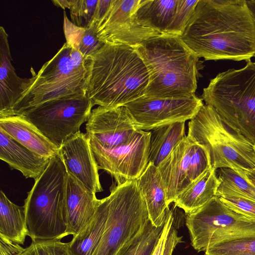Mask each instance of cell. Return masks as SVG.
Wrapping results in <instances>:
<instances>
[{"label": "cell", "instance_id": "cell-1", "mask_svg": "<svg viewBox=\"0 0 255 255\" xmlns=\"http://www.w3.org/2000/svg\"><path fill=\"white\" fill-rule=\"evenodd\" d=\"M206 60H250L255 55V24L245 0H199L179 36Z\"/></svg>", "mask_w": 255, "mask_h": 255}, {"label": "cell", "instance_id": "cell-2", "mask_svg": "<svg viewBox=\"0 0 255 255\" xmlns=\"http://www.w3.org/2000/svg\"><path fill=\"white\" fill-rule=\"evenodd\" d=\"M88 69L86 95L94 105L123 106L145 95L148 71L130 46L105 44L88 60Z\"/></svg>", "mask_w": 255, "mask_h": 255}, {"label": "cell", "instance_id": "cell-3", "mask_svg": "<svg viewBox=\"0 0 255 255\" xmlns=\"http://www.w3.org/2000/svg\"><path fill=\"white\" fill-rule=\"evenodd\" d=\"M132 48L142 59L149 75L144 96L185 98L195 95L199 57L179 36L159 34Z\"/></svg>", "mask_w": 255, "mask_h": 255}, {"label": "cell", "instance_id": "cell-4", "mask_svg": "<svg viewBox=\"0 0 255 255\" xmlns=\"http://www.w3.org/2000/svg\"><path fill=\"white\" fill-rule=\"evenodd\" d=\"M68 172L57 154L35 180L23 206L27 236L32 241L67 236L65 205Z\"/></svg>", "mask_w": 255, "mask_h": 255}, {"label": "cell", "instance_id": "cell-5", "mask_svg": "<svg viewBox=\"0 0 255 255\" xmlns=\"http://www.w3.org/2000/svg\"><path fill=\"white\" fill-rule=\"evenodd\" d=\"M202 99L229 126L255 145V62L219 73L204 88Z\"/></svg>", "mask_w": 255, "mask_h": 255}, {"label": "cell", "instance_id": "cell-6", "mask_svg": "<svg viewBox=\"0 0 255 255\" xmlns=\"http://www.w3.org/2000/svg\"><path fill=\"white\" fill-rule=\"evenodd\" d=\"M88 61L64 43L24 87L13 115L46 102L67 96L86 94Z\"/></svg>", "mask_w": 255, "mask_h": 255}, {"label": "cell", "instance_id": "cell-7", "mask_svg": "<svg viewBox=\"0 0 255 255\" xmlns=\"http://www.w3.org/2000/svg\"><path fill=\"white\" fill-rule=\"evenodd\" d=\"M187 136L205 149L216 170L229 168L241 176L255 168L254 145L210 105H203L190 120Z\"/></svg>", "mask_w": 255, "mask_h": 255}, {"label": "cell", "instance_id": "cell-8", "mask_svg": "<svg viewBox=\"0 0 255 255\" xmlns=\"http://www.w3.org/2000/svg\"><path fill=\"white\" fill-rule=\"evenodd\" d=\"M108 216L102 238L92 255H121L149 222L136 180L110 187L105 197Z\"/></svg>", "mask_w": 255, "mask_h": 255}, {"label": "cell", "instance_id": "cell-9", "mask_svg": "<svg viewBox=\"0 0 255 255\" xmlns=\"http://www.w3.org/2000/svg\"><path fill=\"white\" fill-rule=\"evenodd\" d=\"M186 215L191 245L198 252L224 240L255 234V220L235 212L218 196Z\"/></svg>", "mask_w": 255, "mask_h": 255}, {"label": "cell", "instance_id": "cell-10", "mask_svg": "<svg viewBox=\"0 0 255 255\" xmlns=\"http://www.w3.org/2000/svg\"><path fill=\"white\" fill-rule=\"evenodd\" d=\"M86 94L50 100L23 111L22 115L58 148L79 132L94 106Z\"/></svg>", "mask_w": 255, "mask_h": 255}, {"label": "cell", "instance_id": "cell-11", "mask_svg": "<svg viewBox=\"0 0 255 255\" xmlns=\"http://www.w3.org/2000/svg\"><path fill=\"white\" fill-rule=\"evenodd\" d=\"M151 131L138 130L127 143L106 148L90 138L99 169L115 179L117 184L137 179L148 163Z\"/></svg>", "mask_w": 255, "mask_h": 255}, {"label": "cell", "instance_id": "cell-12", "mask_svg": "<svg viewBox=\"0 0 255 255\" xmlns=\"http://www.w3.org/2000/svg\"><path fill=\"white\" fill-rule=\"evenodd\" d=\"M211 167L205 149L186 135L158 167L165 188L167 206Z\"/></svg>", "mask_w": 255, "mask_h": 255}, {"label": "cell", "instance_id": "cell-13", "mask_svg": "<svg viewBox=\"0 0 255 255\" xmlns=\"http://www.w3.org/2000/svg\"><path fill=\"white\" fill-rule=\"evenodd\" d=\"M195 94L185 98L140 97L126 105L138 130L190 120L203 105Z\"/></svg>", "mask_w": 255, "mask_h": 255}, {"label": "cell", "instance_id": "cell-14", "mask_svg": "<svg viewBox=\"0 0 255 255\" xmlns=\"http://www.w3.org/2000/svg\"><path fill=\"white\" fill-rule=\"evenodd\" d=\"M140 0H113L107 14L97 29L104 44L135 47L159 33L139 25L133 14Z\"/></svg>", "mask_w": 255, "mask_h": 255}, {"label": "cell", "instance_id": "cell-15", "mask_svg": "<svg viewBox=\"0 0 255 255\" xmlns=\"http://www.w3.org/2000/svg\"><path fill=\"white\" fill-rule=\"evenodd\" d=\"M86 130L90 139L108 148L127 143L138 130L125 106L93 109Z\"/></svg>", "mask_w": 255, "mask_h": 255}, {"label": "cell", "instance_id": "cell-16", "mask_svg": "<svg viewBox=\"0 0 255 255\" xmlns=\"http://www.w3.org/2000/svg\"><path fill=\"white\" fill-rule=\"evenodd\" d=\"M58 155L68 173L87 190L95 193L103 191L99 168L86 133L79 131L70 136L58 148Z\"/></svg>", "mask_w": 255, "mask_h": 255}, {"label": "cell", "instance_id": "cell-17", "mask_svg": "<svg viewBox=\"0 0 255 255\" xmlns=\"http://www.w3.org/2000/svg\"><path fill=\"white\" fill-rule=\"evenodd\" d=\"M100 203L96 193L68 173L65 205L67 236H77L91 223Z\"/></svg>", "mask_w": 255, "mask_h": 255}, {"label": "cell", "instance_id": "cell-18", "mask_svg": "<svg viewBox=\"0 0 255 255\" xmlns=\"http://www.w3.org/2000/svg\"><path fill=\"white\" fill-rule=\"evenodd\" d=\"M8 35L0 27V118L13 116L29 78L17 76L11 64Z\"/></svg>", "mask_w": 255, "mask_h": 255}, {"label": "cell", "instance_id": "cell-19", "mask_svg": "<svg viewBox=\"0 0 255 255\" xmlns=\"http://www.w3.org/2000/svg\"><path fill=\"white\" fill-rule=\"evenodd\" d=\"M0 128L37 154L48 158L58 154V148L22 115L0 118Z\"/></svg>", "mask_w": 255, "mask_h": 255}, {"label": "cell", "instance_id": "cell-20", "mask_svg": "<svg viewBox=\"0 0 255 255\" xmlns=\"http://www.w3.org/2000/svg\"><path fill=\"white\" fill-rule=\"evenodd\" d=\"M136 181L145 203L149 221L154 227L162 226L169 206L167 205L165 188L158 167L148 162Z\"/></svg>", "mask_w": 255, "mask_h": 255}, {"label": "cell", "instance_id": "cell-21", "mask_svg": "<svg viewBox=\"0 0 255 255\" xmlns=\"http://www.w3.org/2000/svg\"><path fill=\"white\" fill-rule=\"evenodd\" d=\"M0 158L26 178L35 180L44 171L51 158L30 151L0 128Z\"/></svg>", "mask_w": 255, "mask_h": 255}, {"label": "cell", "instance_id": "cell-22", "mask_svg": "<svg viewBox=\"0 0 255 255\" xmlns=\"http://www.w3.org/2000/svg\"><path fill=\"white\" fill-rule=\"evenodd\" d=\"M216 171L211 167L185 188L174 201L175 207L188 214L201 207L217 196L220 182Z\"/></svg>", "mask_w": 255, "mask_h": 255}, {"label": "cell", "instance_id": "cell-23", "mask_svg": "<svg viewBox=\"0 0 255 255\" xmlns=\"http://www.w3.org/2000/svg\"><path fill=\"white\" fill-rule=\"evenodd\" d=\"M177 0H140L133 14L141 26L165 34L175 13Z\"/></svg>", "mask_w": 255, "mask_h": 255}, {"label": "cell", "instance_id": "cell-24", "mask_svg": "<svg viewBox=\"0 0 255 255\" xmlns=\"http://www.w3.org/2000/svg\"><path fill=\"white\" fill-rule=\"evenodd\" d=\"M150 131L148 162L158 167L186 136L185 122L165 125Z\"/></svg>", "mask_w": 255, "mask_h": 255}, {"label": "cell", "instance_id": "cell-25", "mask_svg": "<svg viewBox=\"0 0 255 255\" xmlns=\"http://www.w3.org/2000/svg\"><path fill=\"white\" fill-rule=\"evenodd\" d=\"M27 234L23 206L12 203L0 190V236L20 245Z\"/></svg>", "mask_w": 255, "mask_h": 255}, {"label": "cell", "instance_id": "cell-26", "mask_svg": "<svg viewBox=\"0 0 255 255\" xmlns=\"http://www.w3.org/2000/svg\"><path fill=\"white\" fill-rule=\"evenodd\" d=\"M108 216L105 198L100 203L91 223L69 242L74 255H92L104 233Z\"/></svg>", "mask_w": 255, "mask_h": 255}, {"label": "cell", "instance_id": "cell-27", "mask_svg": "<svg viewBox=\"0 0 255 255\" xmlns=\"http://www.w3.org/2000/svg\"><path fill=\"white\" fill-rule=\"evenodd\" d=\"M63 27L66 43L79 51L86 61L90 60L105 44L98 38L95 26L87 28L78 27L68 19L65 12Z\"/></svg>", "mask_w": 255, "mask_h": 255}, {"label": "cell", "instance_id": "cell-28", "mask_svg": "<svg viewBox=\"0 0 255 255\" xmlns=\"http://www.w3.org/2000/svg\"><path fill=\"white\" fill-rule=\"evenodd\" d=\"M218 177V196L242 197L255 202V186L234 170L220 168Z\"/></svg>", "mask_w": 255, "mask_h": 255}, {"label": "cell", "instance_id": "cell-29", "mask_svg": "<svg viewBox=\"0 0 255 255\" xmlns=\"http://www.w3.org/2000/svg\"><path fill=\"white\" fill-rule=\"evenodd\" d=\"M98 0H55L52 2L70 10L71 22L75 25L87 28L92 25Z\"/></svg>", "mask_w": 255, "mask_h": 255}, {"label": "cell", "instance_id": "cell-30", "mask_svg": "<svg viewBox=\"0 0 255 255\" xmlns=\"http://www.w3.org/2000/svg\"><path fill=\"white\" fill-rule=\"evenodd\" d=\"M206 255H255V234L231 238L209 247Z\"/></svg>", "mask_w": 255, "mask_h": 255}, {"label": "cell", "instance_id": "cell-31", "mask_svg": "<svg viewBox=\"0 0 255 255\" xmlns=\"http://www.w3.org/2000/svg\"><path fill=\"white\" fill-rule=\"evenodd\" d=\"M165 223L156 227L148 222L145 228L121 255H151L162 232Z\"/></svg>", "mask_w": 255, "mask_h": 255}, {"label": "cell", "instance_id": "cell-32", "mask_svg": "<svg viewBox=\"0 0 255 255\" xmlns=\"http://www.w3.org/2000/svg\"><path fill=\"white\" fill-rule=\"evenodd\" d=\"M16 255H74L70 243L60 240L32 241L29 246Z\"/></svg>", "mask_w": 255, "mask_h": 255}, {"label": "cell", "instance_id": "cell-33", "mask_svg": "<svg viewBox=\"0 0 255 255\" xmlns=\"http://www.w3.org/2000/svg\"><path fill=\"white\" fill-rule=\"evenodd\" d=\"M199 0H177L173 20L165 34L180 36Z\"/></svg>", "mask_w": 255, "mask_h": 255}, {"label": "cell", "instance_id": "cell-34", "mask_svg": "<svg viewBox=\"0 0 255 255\" xmlns=\"http://www.w3.org/2000/svg\"><path fill=\"white\" fill-rule=\"evenodd\" d=\"M218 197L223 203L235 212L255 220V201L242 197Z\"/></svg>", "mask_w": 255, "mask_h": 255}, {"label": "cell", "instance_id": "cell-35", "mask_svg": "<svg viewBox=\"0 0 255 255\" xmlns=\"http://www.w3.org/2000/svg\"><path fill=\"white\" fill-rule=\"evenodd\" d=\"M173 223H174L173 214L169 207L167 210L165 224L162 232L151 255H162L167 233Z\"/></svg>", "mask_w": 255, "mask_h": 255}, {"label": "cell", "instance_id": "cell-36", "mask_svg": "<svg viewBox=\"0 0 255 255\" xmlns=\"http://www.w3.org/2000/svg\"><path fill=\"white\" fill-rule=\"evenodd\" d=\"M182 236H178L173 223L167 233L162 255H172L177 245L182 242Z\"/></svg>", "mask_w": 255, "mask_h": 255}, {"label": "cell", "instance_id": "cell-37", "mask_svg": "<svg viewBox=\"0 0 255 255\" xmlns=\"http://www.w3.org/2000/svg\"><path fill=\"white\" fill-rule=\"evenodd\" d=\"M113 0H98L92 25L97 29L107 14Z\"/></svg>", "mask_w": 255, "mask_h": 255}, {"label": "cell", "instance_id": "cell-38", "mask_svg": "<svg viewBox=\"0 0 255 255\" xmlns=\"http://www.w3.org/2000/svg\"><path fill=\"white\" fill-rule=\"evenodd\" d=\"M23 249L20 245L0 236V255H16Z\"/></svg>", "mask_w": 255, "mask_h": 255}, {"label": "cell", "instance_id": "cell-39", "mask_svg": "<svg viewBox=\"0 0 255 255\" xmlns=\"http://www.w3.org/2000/svg\"><path fill=\"white\" fill-rule=\"evenodd\" d=\"M244 177L250 182L255 186V168L249 171H245L244 173L241 175Z\"/></svg>", "mask_w": 255, "mask_h": 255}, {"label": "cell", "instance_id": "cell-40", "mask_svg": "<svg viewBox=\"0 0 255 255\" xmlns=\"http://www.w3.org/2000/svg\"><path fill=\"white\" fill-rule=\"evenodd\" d=\"M246 2L255 24V0H246Z\"/></svg>", "mask_w": 255, "mask_h": 255}, {"label": "cell", "instance_id": "cell-41", "mask_svg": "<svg viewBox=\"0 0 255 255\" xmlns=\"http://www.w3.org/2000/svg\"><path fill=\"white\" fill-rule=\"evenodd\" d=\"M254 150H255V145H254Z\"/></svg>", "mask_w": 255, "mask_h": 255}]
</instances>
